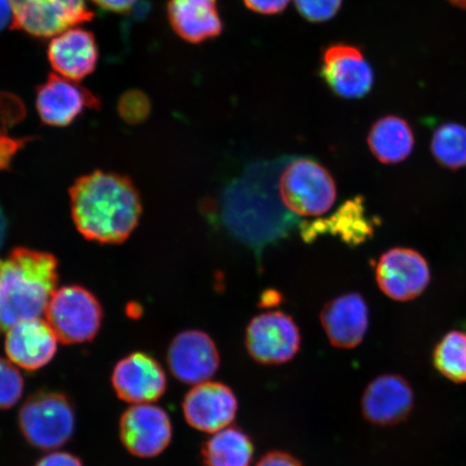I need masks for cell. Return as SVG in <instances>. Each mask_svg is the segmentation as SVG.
<instances>
[{
    "label": "cell",
    "instance_id": "17",
    "mask_svg": "<svg viewBox=\"0 0 466 466\" xmlns=\"http://www.w3.org/2000/svg\"><path fill=\"white\" fill-rule=\"evenodd\" d=\"M93 19L86 0H49L14 15L13 27L36 38H54Z\"/></svg>",
    "mask_w": 466,
    "mask_h": 466
},
{
    "label": "cell",
    "instance_id": "1",
    "mask_svg": "<svg viewBox=\"0 0 466 466\" xmlns=\"http://www.w3.org/2000/svg\"><path fill=\"white\" fill-rule=\"evenodd\" d=\"M69 197L76 228L89 241L124 243L142 217L141 196L124 175L103 171L84 175L69 189Z\"/></svg>",
    "mask_w": 466,
    "mask_h": 466
},
{
    "label": "cell",
    "instance_id": "5",
    "mask_svg": "<svg viewBox=\"0 0 466 466\" xmlns=\"http://www.w3.org/2000/svg\"><path fill=\"white\" fill-rule=\"evenodd\" d=\"M46 320L64 345L90 342L103 322V308L90 290L79 285L64 287L51 296Z\"/></svg>",
    "mask_w": 466,
    "mask_h": 466
},
{
    "label": "cell",
    "instance_id": "14",
    "mask_svg": "<svg viewBox=\"0 0 466 466\" xmlns=\"http://www.w3.org/2000/svg\"><path fill=\"white\" fill-rule=\"evenodd\" d=\"M100 107V101L76 81L50 75L36 91V108L44 124L66 127L78 118L86 108Z\"/></svg>",
    "mask_w": 466,
    "mask_h": 466
},
{
    "label": "cell",
    "instance_id": "26",
    "mask_svg": "<svg viewBox=\"0 0 466 466\" xmlns=\"http://www.w3.org/2000/svg\"><path fill=\"white\" fill-rule=\"evenodd\" d=\"M151 104L147 96L138 90H130L121 96L118 112L127 124L138 125L148 118Z\"/></svg>",
    "mask_w": 466,
    "mask_h": 466
},
{
    "label": "cell",
    "instance_id": "34",
    "mask_svg": "<svg viewBox=\"0 0 466 466\" xmlns=\"http://www.w3.org/2000/svg\"><path fill=\"white\" fill-rule=\"evenodd\" d=\"M14 9L10 0H0V32L7 26H13Z\"/></svg>",
    "mask_w": 466,
    "mask_h": 466
},
{
    "label": "cell",
    "instance_id": "23",
    "mask_svg": "<svg viewBox=\"0 0 466 466\" xmlns=\"http://www.w3.org/2000/svg\"><path fill=\"white\" fill-rule=\"evenodd\" d=\"M431 153L447 170L457 171L466 167V127L456 122H446L433 133Z\"/></svg>",
    "mask_w": 466,
    "mask_h": 466
},
{
    "label": "cell",
    "instance_id": "35",
    "mask_svg": "<svg viewBox=\"0 0 466 466\" xmlns=\"http://www.w3.org/2000/svg\"><path fill=\"white\" fill-rule=\"evenodd\" d=\"M13 5L14 15L19 13V11L25 10L35 5H42L46 3V0H10Z\"/></svg>",
    "mask_w": 466,
    "mask_h": 466
},
{
    "label": "cell",
    "instance_id": "28",
    "mask_svg": "<svg viewBox=\"0 0 466 466\" xmlns=\"http://www.w3.org/2000/svg\"><path fill=\"white\" fill-rule=\"evenodd\" d=\"M25 104L11 93H0V133L15 126L25 116Z\"/></svg>",
    "mask_w": 466,
    "mask_h": 466
},
{
    "label": "cell",
    "instance_id": "15",
    "mask_svg": "<svg viewBox=\"0 0 466 466\" xmlns=\"http://www.w3.org/2000/svg\"><path fill=\"white\" fill-rule=\"evenodd\" d=\"M319 319L331 346L352 350L364 341L369 331V306L362 295H341L323 307Z\"/></svg>",
    "mask_w": 466,
    "mask_h": 466
},
{
    "label": "cell",
    "instance_id": "2",
    "mask_svg": "<svg viewBox=\"0 0 466 466\" xmlns=\"http://www.w3.org/2000/svg\"><path fill=\"white\" fill-rule=\"evenodd\" d=\"M57 267L54 255L27 248L0 258V334L43 316L56 291Z\"/></svg>",
    "mask_w": 466,
    "mask_h": 466
},
{
    "label": "cell",
    "instance_id": "3",
    "mask_svg": "<svg viewBox=\"0 0 466 466\" xmlns=\"http://www.w3.org/2000/svg\"><path fill=\"white\" fill-rule=\"evenodd\" d=\"M76 411L66 394L42 390L28 396L19 411V429L29 445L38 450H57L71 441Z\"/></svg>",
    "mask_w": 466,
    "mask_h": 466
},
{
    "label": "cell",
    "instance_id": "27",
    "mask_svg": "<svg viewBox=\"0 0 466 466\" xmlns=\"http://www.w3.org/2000/svg\"><path fill=\"white\" fill-rule=\"evenodd\" d=\"M342 0H295V5L304 19L322 23L333 19L340 10Z\"/></svg>",
    "mask_w": 466,
    "mask_h": 466
},
{
    "label": "cell",
    "instance_id": "25",
    "mask_svg": "<svg viewBox=\"0 0 466 466\" xmlns=\"http://www.w3.org/2000/svg\"><path fill=\"white\" fill-rule=\"evenodd\" d=\"M25 392V379L10 360L0 358V410L17 404Z\"/></svg>",
    "mask_w": 466,
    "mask_h": 466
},
{
    "label": "cell",
    "instance_id": "31",
    "mask_svg": "<svg viewBox=\"0 0 466 466\" xmlns=\"http://www.w3.org/2000/svg\"><path fill=\"white\" fill-rule=\"evenodd\" d=\"M243 3L256 14L272 15L287 9L290 0H243Z\"/></svg>",
    "mask_w": 466,
    "mask_h": 466
},
{
    "label": "cell",
    "instance_id": "10",
    "mask_svg": "<svg viewBox=\"0 0 466 466\" xmlns=\"http://www.w3.org/2000/svg\"><path fill=\"white\" fill-rule=\"evenodd\" d=\"M182 410L189 427L209 435L233 425L238 400L228 384L209 380L192 386L184 396Z\"/></svg>",
    "mask_w": 466,
    "mask_h": 466
},
{
    "label": "cell",
    "instance_id": "18",
    "mask_svg": "<svg viewBox=\"0 0 466 466\" xmlns=\"http://www.w3.org/2000/svg\"><path fill=\"white\" fill-rule=\"evenodd\" d=\"M48 60L58 76L78 83L96 71L98 48L95 35L80 27L56 35L48 46Z\"/></svg>",
    "mask_w": 466,
    "mask_h": 466
},
{
    "label": "cell",
    "instance_id": "9",
    "mask_svg": "<svg viewBox=\"0 0 466 466\" xmlns=\"http://www.w3.org/2000/svg\"><path fill=\"white\" fill-rule=\"evenodd\" d=\"M167 362L178 381L196 386L213 380L221 360L211 336L206 331L188 329L174 337L167 348Z\"/></svg>",
    "mask_w": 466,
    "mask_h": 466
},
{
    "label": "cell",
    "instance_id": "19",
    "mask_svg": "<svg viewBox=\"0 0 466 466\" xmlns=\"http://www.w3.org/2000/svg\"><path fill=\"white\" fill-rule=\"evenodd\" d=\"M167 17L173 31L190 44L207 42L223 32L218 0H168Z\"/></svg>",
    "mask_w": 466,
    "mask_h": 466
},
{
    "label": "cell",
    "instance_id": "33",
    "mask_svg": "<svg viewBox=\"0 0 466 466\" xmlns=\"http://www.w3.org/2000/svg\"><path fill=\"white\" fill-rule=\"evenodd\" d=\"M92 2L110 13L122 14L129 11L137 0H92Z\"/></svg>",
    "mask_w": 466,
    "mask_h": 466
},
{
    "label": "cell",
    "instance_id": "11",
    "mask_svg": "<svg viewBox=\"0 0 466 466\" xmlns=\"http://www.w3.org/2000/svg\"><path fill=\"white\" fill-rule=\"evenodd\" d=\"M320 77L336 96L359 100L370 95L375 83L372 67L358 46L336 44L325 50Z\"/></svg>",
    "mask_w": 466,
    "mask_h": 466
},
{
    "label": "cell",
    "instance_id": "12",
    "mask_svg": "<svg viewBox=\"0 0 466 466\" xmlns=\"http://www.w3.org/2000/svg\"><path fill=\"white\" fill-rule=\"evenodd\" d=\"M112 383L121 400L133 405L154 404L166 394L167 377L165 369L151 355L134 352L116 364Z\"/></svg>",
    "mask_w": 466,
    "mask_h": 466
},
{
    "label": "cell",
    "instance_id": "37",
    "mask_svg": "<svg viewBox=\"0 0 466 466\" xmlns=\"http://www.w3.org/2000/svg\"><path fill=\"white\" fill-rule=\"evenodd\" d=\"M448 3H451L454 7L466 9V0H447Z\"/></svg>",
    "mask_w": 466,
    "mask_h": 466
},
{
    "label": "cell",
    "instance_id": "6",
    "mask_svg": "<svg viewBox=\"0 0 466 466\" xmlns=\"http://www.w3.org/2000/svg\"><path fill=\"white\" fill-rule=\"evenodd\" d=\"M244 343L254 362L279 366L291 362L299 353L301 334L299 325L289 314L264 312L250 319Z\"/></svg>",
    "mask_w": 466,
    "mask_h": 466
},
{
    "label": "cell",
    "instance_id": "16",
    "mask_svg": "<svg viewBox=\"0 0 466 466\" xmlns=\"http://www.w3.org/2000/svg\"><path fill=\"white\" fill-rule=\"evenodd\" d=\"M57 337L42 319L23 320L7 331L5 350L10 362L22 370H42L56 357Z\"/></svg>",
    "mask_w": 466,
    "mask_h": 466
},
{
    "label": "cell",
    "instance_id": "29",
    "mask_svg": "<svg viewBox=\"0 0 466 466\" xmlns=\"http://www.w3.org/2000/svg\"><path fill=\"white\" fill-rule=\"evenodd\" d=\"M31 141V138H14L0 133V171L8 170L15 156Z\"/></svg>",
    "mask_w": 466,
    "mask_h": 466
},
{
    "label": "cell",
    "instance_id": "36",
    "mask_svg": "<svg viewBox=\"0 0 466 466\" xmlns=\"http://www.w3.org/2000/svg\"><path fill=\"white\" fill-rule=\"evenodd\" d=\"M5 231V220L2 212V209H0V246H2Z\"/></svg>",
    "mask_w": 466,
    "mask_h": 466
},
{
    "label": "cell",
    "instance_id": "4",
    "mask_svg": "<svg viewBox=\"0 0 466 466\" xmlns=\"http://www.w3.org/2000/svg\"><path fill=\"white\" fill-rule=\"evenodd\" d=\"M279 200L297 217L317 218L330 211L337 199L331 174L311 158H297L279 178Z\"/></svg>",
    "mask_w": 466,
    "mask_h": 466
},
{
    "label": "cell",
    "instance_id": "21",
    "mask_svg": "<svg viewBox=\"0 0 466 466\" xmlns=\"http://www.w3.org/2000/svg\"><path fill=\"white\" fill-rule=\"evenodd\" d=\"M252 437L236 425L209 434L201 448L202 466H254Z\"/></svg>",
    "mask_w": 466,
    "mask_h": 466
},
{
    "label": "cell",
    "instance_id": "32",
    "mask_svg": "<svg viewBox=\"0 0 466 466\" xmlns=\"http://www.w3.org/2000/svg\"><path fill=\"white\" fill-rule=\"evenodd\" d=\"M35 466H84L78 457L69 452L56 451L38 460Z\"/></svg>",
    "mask_w": 466,
    "mask_h": 466
},
{
    "label": "cell",
    "instance_id": "20",
    "mask_svg": "<svg viewBox=\"0 0 466 466\" xmlns=\"http://www.w3.org/2000/svg\"><path fill=\"white\" fill-rule=\"evenodd\" d=\"M371 154L383 165H398L410 158L416 138L412 127L401 116H384L372 125L367 137Z\"/></svg>",
    "mask_w": 466,
    "mask_h": 466
},
{
    "label": "cell",
    "instance_id": "22",
    "mask_svg": "<svg viewBox=\"0 0 466 466\" xmlns=\"http://www.w3.org/2000/svg\"><path fill=\"white\" fill-rule=\"evenodd\" d=\"M323 229L330 227L331 231L337 233L347 243H363L374 235L375 223L366 213L362 198L343 204L333 218L329 220L320 221Z\"/></svg>",
    "mask_w": 466,
    "mask_h": 466
},
{
    "label": "cell",
    "instance_id": "24",
    "mask_svg": "<svg viewBox=\"0 0 466 466\" xmlns=\"http://www.w3.org/2000/svg\"><path fill=\"white\" fill-rule=\"evenodd\" d=\"M433 365L447 380L466 383V331L451 330L436 343Z\"/></svg>",
    "mask_w": 466,
    "mask_h": 466
},
{
    "label": "cell",
    "instance_id": "13",
    "mask_svg": "<svg viewBox=\"0 0 466 466\" xmlns=\"http://www.w3.org/2000/svg\"><path fill=\"white\" fill-rule=\"evenodd\" d=\"M415 406L410 383L398 374H383L367 384L360 400L365 420L377 427H393L407 420Z\"/></svg>",
    "mask_w": 466,
    "mask_h": 466
},
{
    "label": "cell",
    "instance_id": "7",
    "mask_svg": "<svg viewBox=\"0 0 466 466\" xmlns=\"http://www.w3.org/2000/svg\"><path fill=\"white\" fill-rule=\"evenodd\" d=\"M376 281L390 299L410 301L420 297L431 282L427 259L416 249L394 248L387 250L378 260Z\"/></svg>",
    "mask_w": 466,
    "mask_h": 466
},
{
    "label": "cell",
    "instance_id": "30",
    "mask_svg": "<svg viewBox=\"0 0 466 466\" xmlns=\"http://www.w3.org/2000/svg\"><path fill=\"white\" fill-rule=\"evenodd\" d=\"M254 466H305L293 453L284 451H271L261 456Z\"/></svg>",
    "mask_w": 466,
    "mask_h": 466
},
{
    "label": "cell",
    "instance_id": "8",
    "mask_svg": "<svg viewBox=\"0 0 466 466\" xmlns=\"http://www.w3.org/2000/svg\"><path fill=\"white\" fill-rule=\"evenodd\" d=\"M119 434L122 445L132 456L158 457L170 446L173 439L171 418L159 406L133 405L122 413Z\"/></svg>",
    "mask_w": 466,
    "mask_h": 466
}]
</instances>
